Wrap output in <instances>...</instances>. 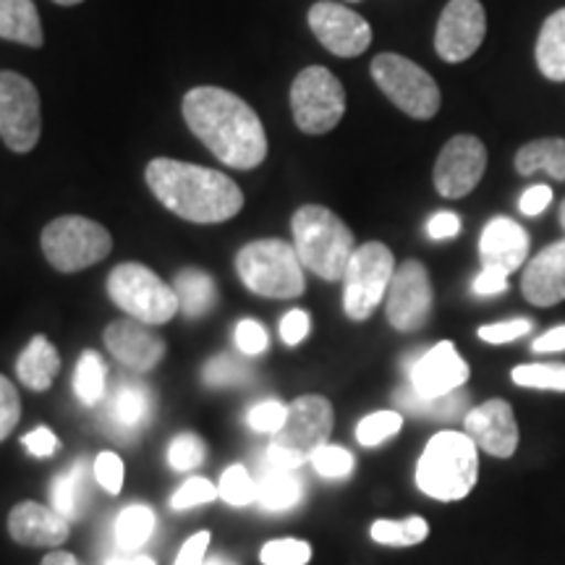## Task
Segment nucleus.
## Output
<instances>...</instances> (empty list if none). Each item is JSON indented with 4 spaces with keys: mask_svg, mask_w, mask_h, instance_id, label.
<instances>
[{
    "mask_svg": "<svg viewBox=\"0 0 565 565\" xmlns=\"http://www.w3.org/2000/svg\"><path fill=\"white\" fill-rule=\"evenodd\" d=\"M183 118L223 166L252 171L267 158L265 126L257 110L223 87H194L183 97Z\"/></svg>",
    "mask_w": 565,
    "mask_h": 565,
    "instance_id": "1",
    "label": "nucleus"
},
{
    "mask_svg": "<svg viewBox=\"0 0 565 565\" xmlns=\"http://www.w3.org/2000/svg\"><path fill=\"white\" fill-rule=\"evenodd\" d=\"M145 179L162 207L189 223H225L244 207V192L236 181L194 162L154 158Z\"/></svg>",
    "mask_w": 565,
    "mask_h": 565,
    "instance_id": "2",
    "label": "nucleus"
},
{
    "mask_svg": "<svg viewBox=\"0 0 565 565\" xmlns=\"http://www.w3.org/2000/svg\"><path fill=\"white\" fill-rule=\"evenodd\" d=\"M294 249L301 265L322 280H343L356 244L353 233L333 210L322 204H303L291 217Z\"/></svg>",
    "mask_w": 565,
    "mask_h": 565,
    "instance_id": "3",
    "label": "nucleus"
},
{
    "mask_svg": "<svg viewBox=\"0 0 565 565\" xmlns=\"http://www.w3.org/2000/svg\"><path fill=\"white\" fill-rule=\"evenodd\" d=\"M477 477V443L466 433H454V429L429 437L416 463V487L440 503L466 498L475 490Z\"/></svg>",
    "mask_w": 565,
    "mask_h": 565,
    "instance_id": "4",
    "label": "nucleus"
},
{
    "mask_svg": "<svg viewBox=\"0 0 565 565\" xmlns=\"http://www.w3.org/2000/svg\"><path fill=\"white\" fill-rule=\"evenodd\" d=\"M333 406L322 395H301L291 401L286 422L267 445L265 463L296 471L301 463L312 461V456L322 445H328L333 435Z\"/></svg>",
    "mask_w": 565,
    "mask_h": 565,
    "instance_id": "5",
    "label": "nucleus"
},
{
    "mask_svg": "<svg viewBox=\"0 0 565 565\" xmlns=\"http://www.w3.org/2000/svg\"><path fill=\"white\" fill-rule=\"evenodd\" d=\"M236 273L252 294L267 299H296L307 288L299 254L280 238L246 244L236 254Z\"/></svg>",
    "mask_w": 565,
    "mask_h": 565,
    "instance_id": "6",
    "label": "nucleus"
},
{
    "mask_svg": "<svg viewBox=\"0 0 565 565\" xmlns=\"http://www.w3.org/2000/svg\"><path fill=\"white\" fill-rule=\"evenodd\" d=\"M108 294L118 309L145 324H166L181 312L173 286L139 263L118 265L108 275Z\"/></svg>",
    "mask_w": 565,
    "mask_h": 565,
    "instance_id": "7",
    "label": "nucleus"
},
{
    "mask_svg": "<svg viewBox=\"0 0 565 565\" xmlns=\"http://www.w3.org/2000/svg\"><path fill=\"white\" fill-rule=\"evenodd\" d=\"M42 252L58 273H79L103 263L113 249L105 225L82 215L55 217L42 231Z\"/></svg>",
    "mask_w": 565,
    "mask_h": 565,
    "instance_id": "8",
    "label": "nucleus"
},
{
    "mask_svg": "<svg viewBox=\"0 0 565 565\" xmlns=\"http://www.w3.org/2000/svg\"><path fill=\"white\" fill-rule=\"evenodd\" d=\"M372 79L395 108L416 121H429L440 110L443 95L433 76L414 61L395 53H380L372 61Z\"/></svg>",
    "mask_w": 565,
    "mask_h": 565,
    "instance_id": "9",
    "label": "nucleus"
},
{
    "mask_svg": "<svg viewBox=\"0 0 565 565\" xmlns=\"http://www.w3.org/2000/svg\"><path fill=\"white\" fill-rule=\"evenodd\" d=\"M395 275L393 252L380 242L356 246L343 275V309L351 320L364 322L385 301Z\"/></svg>",
    "mask_w": 565,
    "mask_h": 565,
    "instance_id": "10",
    "label": "nucleus"
},
{
    "mask_svg": "<svg viewBox=\"0 0 565 565\" xmlns=\"http://www.w3.org/2000/svg\"><path fill=\"white\" fill-rule=\"evenodd\" d=\"M294 121L303 134H328L345 113V89L333 71L309 66L291 84Z\"/></svg>",
    "mask_w": 565,
    "mask_h": 565,
    "instance_id": "11",
    "label": "nucleus"
},
{
    "mask_svg": "<svg viewBox=\"0 0 565 565\" xmlns=\"http://www.w3.org/2000/svg\"><path fill=\"white\" fill-rule=\"evenodd\" d=\"M42 134L40 92L17 71H0V139L11 152H32Z\"/></svg>",
    "mask_w": 565,
    "mask_h": 565,
    "instance_id": "12",
    "label": "nucleus"
},
{
    "mask_svg": "<svg viewBox=\"0 0 565 565\" xmlns=\"http://www.w3.org/2000/svg\"><path fill=\"white\" fill-rule=\"evenodd\" d=\"M433 282H429L427 267L416 259H408L401 267H395L385 296V315L387 322L401 333H416L429 322L433 315Z\"/></svg>",
    "mask_w": 565,
    "mask_h": 565,
    "instance_id": "13",
    "label": "nucleus"
},
{
    "mask_svg": "<svg viewBox=\"0 0 565 565\" xmlns=\"http://www.w3.org/2000/svg\"><path fill=\"white\" fill-rule=\"evenodd\" d=\"M487 171V150L482 139L471 134H458L443 147L435 162V189L445 200H461L475 192Z\"/></svg>",
    "mask_w": 565,
    "mask_h": 565,
    "instance_id": "14",
    "label": "nucleus"
},
{
    "mask_svg": "<svg viewBox=\"0 0 565 565\" xmlns=\"http://www.w3.org/2000/svg\"><path fill=\"white\" fill-rule=\"evenodd\" d=\"M487 34V13L479 0H450L435 30V51L443 61L463 63L479 51Z\"/></svg>",
    "mask_w": 565,
    "mask_h": 565,
    "instance_id": "15",
    "label": "nucleus"
},
{
    "mask_svg": "<svg viewBox=\"0 0 565 565\" xmlns=\"http://www.w3.org/2000/svg\"><path fill=\"white\" fill-rule=\"evenodd\" d=\"M408 387L419 398H443L461 391L469 380V364L463 362L461 353L450 341H443L433 349L416 353L406 362Z\"/></svg>",
    "mask_w": 565,
    "mask_h": 565,
    "instance_id": "16",
    "label": "nucleus"
},
{
    "mask_svg": "<svg viewBox=\"0 0 565 565\" xmlns=\"http://www.w3.org/2000/svg\"><path fill=\"white\" fill-rule=\"evenodd\" d=\"M309 26L315 38L338 58H356L372 42V26L364 17L351 11L349 6L322 0L309 9Z\"/></svg>",
    "mask_w": 565,
    "mask_h": 565,
    "instance_id": "17",
    "label": "nucleus"
},
{
    "mask_svg": "<svg viewBox=\"0 0 565 565\" xmlns=\"http://www.w3.org/2000/svg\"><path fill=\"white\" fill-rule=\"evenodd\" d=\"M466 435L494 458H511L519 445V424L511 404L503 398H490L466 414Z\"/></svg>",
    "mask_w": 565,
    "mask_h": 565,
    "instance_id": "18",
    "label": "nucleus"
},
{
    "mask_svg": "<svg viewBox=\"0 0 565 565\" xmlns=\"http://www.w3.org/2000/svg\"><path fill=\"white\" fill-rule=\"evenodd\" d=\"M105 345L131 372H152L166 356V343L139 320H116L105 328Z\"/></svg>",
    "mask_w": 565,
    "mask_h": 565,
    "instance_id": "19",
    "label": "nucleus"
},
{
    "mask_svg": "<svg viewBox=\"0 0 565 565\" xmlns=\"http://www.w3.org/2000/svg\"><path fill=\"white\" fill-rule=\"evenodd\" d=\"M529 233L511 217H492L479 238V259L484 270L511 275L526 263Z\"/></svg>",
    "mask_w": 565,
    "mask_h": 565,
    "instance_id": "20",
    "label": "nucleus"
},
{
    "mask_svg": "<svg viewBox=\"0 0 565 565\" xmlns=\"http://www.w3.org/2000/svg\"><path fill=\"white\" fill-rule=\"evenodd\" d=\"M521 291L534 307L565 301V238L542 249L521 275Z\"/></svg>",
    "mask_w": 565,
    "mask_h": 565,
    "instance_id": "21",
    "label": "nucleus"
},
{
    "mask_svg": "<svg viewBox=\"0 0 565 565\" xmlns=\"http://www.w3.org/2000/svg\"><path fill=\"white\" fill-rule=\"evenodd\" d=\"M9 534L26 547H55L68 536V521L55 508L24 500L9 513Z\"/></svg>",
    "mask_w": 565,
    "mask_h": 565,
    "instance_id": "22",
    "label": "nucleus"
},
{
    "mask_svg": "<svg viewBox=\"0 0 565 565\" xmlns=\"http://www.w3.org/2000/svg\"><path fill=\"white\" fill-rule=\"evenodd\" d=\"M152 416V395L147 385L137 383V380H121L113 391V398L105 412L110 429L116 435L131 437L137 435Z\"/></svg>",
    "mask_w": 565,
    "mask_h": 565,
    "instance_id": "23",
    "label": "nucleus"
},
{
    "mask_svg": "<svg viewBox=\"0 0 565 565\" xmlns=\"http://www.w3.org/2000/svg\"><path fill=\"white\" fill-rule=\"evenodd\" d=\"M61 370V356L45 335H34L17 359V377L30 391H47Z\"/></svg>",
    "mask_w": 565,
    "mask_h": 565,
    "instance_id": "24",
    "label": "nucleus"
},
{
    "mask_svg": "<svg viewBox=\"0 0 565 565\" xmlns=\"http://www.w3.org/2000/svg\"><path fill=\"white\" fill-rule=\"evenodd\" d=\"M0 40L42 47L45 32L34 0H0Z\"/></svg>",
    "mask_w": 565,
    "mask_h": 565,
    "instance_id": "25",
    "label": "nucleus"
},
{
    "mask_svg": "<svg viewBox=\"0 0 565 565\" xmlns=\"http://www.w3.org/2000/svg\"><path fill=\"white\" fill-rule=\"evenodd\" d=\"M51 500L53 508L58 511L63 519L76 521L82 519L84 511L89 505V477H87V463L76 461L74 466H68L63 475L53 479L51 484Z\"/></svg>",
    "mask_w": 565,
    "mask_h": 565,
    "instance_id": "26",
    "label": "nucleus"
},
{
    "mask_svg": "<svg viewBox=\"0 0 565 565\" xmlns=\"http://www.w3.org/2000/svg\"><path fill=\"white\" fill-rule=\"evenodd\" d=\"M303 498V484L301 479L288 469H275V466L265 463L263 475L257 479V503L265 511L282 513L291 511L301 503Z\"/></svg>",
    "mask_w": 565,
    "mask_h": 565,
    "instance_id": "27",
    "label": "nucleus"
},
{
    "mask_svg": "<svg viewBox=\"0 0 565 565\" xmlns=\"http://www.w3.org/2000/svg\"><path fill=\"white\" fill-rule=\"evenodd\" d=\"M536 66L550 82H565V9L542 24L536 40Z\"/></svg>",
    "mask_w": 565,
    "mask_h": 565,
    "instance_id": "28",
    "label": "nucleus"
},
{
    "mask_svg": "<svg viewBox=\"0 0 565 565\" xmlns=\"http://www.w3.org/2000/svg\"><path fill=\"white\" fill-rule=\"evenodd\" d=\"M515 171L532 175L545 171L555 181H565V139H536L515 152Z\"/></svg>",
    "mask_w": 565,
    "mask_h": 565,
    "instance_id": "29",
    "label": "nucleus"
},
{
    "mask_svg": "<svg viewBox=\"0 0 565 565\" xmlns=\"http://www.w3.org/2000/svg\"><path fill=\"white\" fill-rule=\"evenodd\" d=\"M173 291L179 296V307L186 317H204L215 307L217 288L215 280L202 270H181L173 280Z\"/></svg>",
    "mask_w": 565,
    "mask_h": 565,
    "instance_id": "30",
    "label": "nucleus"
},
{
    "mask_svg": "<svg viewBox=\"0 0 565 565\" xmlns=\"http://www.w3.org/2000/svg\"><path fill=\"white\" fill-rule=\"evenodd\" d=\"M395 404H398L404 412L416 414V416H435V419H456L461 416L466 408H469V395L463 391H456L450 395H443V398H419L408 383L395 393Z\"/></svg>",
    "mask_w": 565,
    "mask_h": 565,
    "instance_id": "31",
    "label": "nucleus"
},
{
    "mask_svg": "<svg viewBox=\"0 0 565 565\" xmlns=\"http://www.w3.org/2000/svg\"><path fill=\"white\" fill-rule=\"evenodd\" d=\"M154 511L147 505L134 503L129 508H124L116 519V542L124 553H139L141 545L150 542V536L154 534Z\"/></svg>",
    "mask_w": 565,
    "mask_h": 565,
    "instance_id": "32",
    "label": "nucleus"
},
{
    "mask_svg": "<svg viewBox=\"0 0 565 565\" xmlns=\"http://www.w3.org/2000/svg\"><path fill=\"white\" fill-rule=\"evenodd\" d=\"M427 534H429V524L422 519V515H408V519H401V521L380 519L374 521L370 529L372 540L385 547H414L427 540Z\"/></svg>",
    "mask_w": 565,
    "mask_h": 565,
    "instance_id": "33",
    "label": "nucleus"
},
{
    "mask_svg": "<svg viewBox=\"0 0 565 565\" xmlns=\"http://www.w3.org/2000/svg\"><path fill=\"white\" fill-rule=\"evenodd\" d=\"M105 383H108V370H105L100 353L84 351L74 372V391L79 395L82 404H100L105 395Z\"/></svg>",
    "mask_w": 565,
    "mask_h": 565,
    "instance_id": "34",
    "label": "nucleus"
},
{
    "mask_svg": "<svg viewBox=\"0 0 565 565\" xmlns=\"http://www.w3.org/2000/svg\"><path fill=\"white\" fill-rule=\"evenodd\" d=\"M511 377L519 387H534V391L565 393V364H561V362L521 364L511 372Z\"/></svg>",
    "mask_w": 565,
    "mask_h": 565,
    "instance_id": "35",
    "label": "nucleus"
},
{
    "mask_svg": "<svg viewBox=\"0 0 565 565\" xmlns=\"http://www.w3.org/2000/svg\"><path fill=\"white\" fill-rule=\"evenodd\" d=\"M221 498L233 508H244L257 503V479L249 475V469L242 463H233L223 471L221 487H217Z\"/></svg>",
    "mask_w": 565,
    "mask_h": 565,
    "instance_id": "36",
    "label": "nucleus"
},
{
    "mask_svg": "<svg viewBox=\"0 0 565 565\" xmlns=\"http://www.w3.org/2000/svg\"><path fill=\"white\" fill-rule=\"evenodd\" d=\"M401 427H404V416L398 412H374L359 422L356 440L364 448H374V445H383L393 435H398Z\"/></svg>",
    "mask_w": 565,
    "mask_h": 565,
    "instance_id": "37",
    "label": "nucleus"
},
{
    "mask_svg": "<svg viewBox=\"0 0 565 565\" xmlns=\"http://www.w3.org/2000/svg\"><path fill=\"white\" fill-rule=\"evenodd\" d=\"M252 370L246 366L242 359L236 356H215L204 364L202 370V380L204 385L210 387H233V385H244L249 383Z\"/></svg>",
    "mask_w": 565,
    "mask_h": 565,
    "instance_id": "38",
    "label": "nucleus"
},
{
    "mask_svg": "<svg viewBox=\"0 0 565 565\" xmlns=\"http://www.w3.org/2000/svg\"><path fill=\"white\" fill-rule=\"evenodd\" d=\"M265 565H307L312 561V545L303 540H273L259 550Z\"/></svg>",
    "mask_w": 565,
    "mask_h": 565,
    "instance_id": "39",
    "label": "nucleus"
},
{
    "mask_svg": "<svg viewBox=\"0 0 565 565\" xmlns=\"http://www.w3.org/2000/svg\"><path fill=\"white\" fill-rule=\"evenodd\" d=\"M315 466V471L324 479H345L353 475V466H356V461H353L351 450L341 448V445H322L320 450L312 456V461H309Z\"/></svg>",
    "mask_w": 565,
    "mask_h": 565,
    "instance_id": "40",
    "label": "nucleus"
},
{
    "mask_svg": "<svg viewBox=\"0 0 565 565\" xmlns=\"http://www.w3.org/2000/svg\"><path fill=\"white\" fill-rule=\"evenodd\" d=\"M204 454H207V448H204L200 437L192 433H183L179 437H173L171 448H168V463H171V469L175 471H192L204 461Z\"/></svg>",
    "mask_w": 565,
    "mask_h": 565,
    "instance_id": "41",
    "label": "nucleus"
},
{
    "mask_svg": "<svg viewBox=\"0 0 565 565\" xmlns=\"http://www.w3.org/2000/svg\"><path fill=\"white\" fill-rule=\"evenodd\" d=\"M217 494H221V492H217V487L212 484L210 479L192 477L186 484L181 487V490H175L171 505H173V511H189V508L212 503Z\"/></svg>",
    "mask_w": 565,
    "mask_h": 565,
    "instance_id": "42",
    "label": "nucleus"
},
{
    "mask_svg": "<svg viewBox=\"0 0 565 565\" xmlns=\"http://www.w3.org/2000/svg\"><path fill=\"white\" fill-rule=\"evenodd\" d=\"M288 406H282L280 401H263V404L252 406L249 414H246V424L254 429V433H267L275 435L286 422Z\"/></svg>",
    "mask_w": 565,
    "mask_h": 565,
    "instance_id": "43",
    "label": "nucleus"
},
{
    "mask_svg": "<svg viewBox=\"0 0 565 565\" xmlns=\"http://www.w3.org/2000/svg\"><path fill=\"white\" fill-rule=\"evenodd\" d=\"M92 471H95L97 484H100L105 492L118 494L124 490V461L118 458V454H110V450H105V454L95 458V466H92Z\"/></svg>",
    "mask_w": 565,
    "mask_h": 565,
    "instance_id": "44",
    "label": "nucleus"
},
{
    "mask_svg": "<svg viewBox=\"0 0 565 565\" xmlns=\"http://www.w3.org/2000/svg\"><path fill=\"white\" fill-rule=\"evenodd\" d=\"M21 416V401L9 377L0 374V443L13 433Z\"/></svg>",
    "mask_w": 565,
    "mask_h": 565,
    "instance_id": "45",
    "label": "nucleus"
},
{
    "mask_svg": "<svg viewBox=\"0 0 565 565\" xmlns=\"http://www.w3.org/2000/svg\"><path fill=\"white\" fill-rule=\"evenodd\" d=\"M532 333V320H508V322H494V324H482L477 330V335L482 338L484 343H513L519 338Z\"/></svg>",
    "mask_w": 565,
    "mask_h": 565,
    "instance_id": "46",
    "label": "nucleus"
},
{
    "mask_svg": "<svg viewBox=\"0 0 565 565\" xmlns=\"http://www.w3.org/2000/svg\"><path fill=\"white\" fill-rule=\"evenodd\" d=\"M267 345H270V335L257 320H242L236 324V349L244 356H257L267 351Z\"/></svg>",
    "mask_w": 565,
    "mask_h": 565,
    "instance_id": "47",
    "label": "nucleus"
},
{
    "mask_svg": "<svg viewBox=\"0 0 565 565\" xmlns=\"http://www.w3.org/2000/svg\"><path fill=\"white\" fill-rule=\"evenodd\" d=\"M309 330H312V320H309V312H303V309H291L280 320V338L286 345H299L309 335Z\"/></svg>",
    "mask_w": 565,
    "mask_h": 565,
    "instance_id": "48",
    "label": "nucleus"
},
{
    "mask_svg": "<svg viewBox=\"0 0 565 565\" xmlns=\"http://www.w3.org/2000/svg\"><path fill=\"white\" fill-rule=\"evenodd\" d=\"M207 547H210V534L207 532L189 536V540L183 542L181 553L175 555L173 565H207Z\"/></svg>",
    "mask_w": 565,
    "mask_h": 565,
    "instance_id": "49",
    "label": "nucleus"
},
{
    "mask_svg": "<svg viewBox=\"0 0 565 565\" xmlns=\"http://www.w3.org/2000/svg\"><path fill=\"white\" fill-rule=\"evenodd\" d=\"M550 202H553V189L545 186V183H534V186H529L524 194H521L519 200V210L524 212V215L534 217V215H542L550 207Z\"/></svg>",
    "mask_w": 565,
    "mask_h": 565,
    "instance_id": "50",
    "label": "nucleus"
},
{
    "mask_svg": "<svg viewBox=\"0 0 565 565\" xmlns=\"http://www.w3.org/2000/svg\"><path fill=\"white\" fill-rule=\"evenodd\" d=\"M24 448L30 450L34 458H47L61 450V440L47 427H38L34 433L24 435Z\"/></svg>",
    "mask_w": 565,
    "mask_h": 565,
    "instance_id": "51",
    "label": "nucleus"
},
{
    "mask_svg": "<svg viewBox=\"0 0 565 565\" xmlns=\"http://www.w3.org/2000/svg\"><path fill=\"white\" fill-rule=\"evenodd\" d=\"M427 233L435 242H448V238L461 233V217H458L456 212H437V215L429 217Z\"/></svg>",
    "mask_w": 565,
    "mask_h": 565,
    "instance_id": "52",
    "label": "nucleus"
},
{
    "mask_svg": "<svg viewBox=\"0 0 565 565\" xmlns=\"http://www.w3.org/2000/svg\"><path fill=\"white\" fill-rule=\"evenodd\" d=\"M508 291V275L494 273V270H482L475 278V294L477 296H498Z\"/></svg>",
    "mask_w": 565,
    "mask_h": 565,
    "instance_id": "53",
    "label": "nucleus"
},
{
    "mask_svg": "<svg viewBox=\"0 0 565 565\" xmlns=\"http://www.w3.org/2000/svg\"><path fill=\"white\" fill-rule=\"evenodd\" d=\"M532 351H534V353H557V351H565V324H557V328L547 330V333H542L540 338H534Z\"/></svg>",
    "mask_w": 565,
    "mask_h": 565,
    "instance_id": "54",
    "label": "nucleus"
},
{
    "mask_svg": "<svg viewBox=\"0 0 565 565\" xmlns=\"http://www.w3.org/2000/svg\"><path fill=\"white\" fill-rule=\"evenodd\" d=\"M105 565H154V561L152 557H147V555H139V553H118V555H113V557H108V561H105Z\"/></svg>",
    "mask_w": 565,
    "mask_h": 565,
    "instance_id": "55",
    "label": "nucleus"
},
{
    "mask_svg": "<svg viewBox=\"0 0 565 565\" xmlns=\"http://www.w3.org/2000/svg\"><path fill=\"white\" fill-rule=\"evenodd\" d=\"M42 565H82L71 553H63V550H55L42 561Z\"/></svg>",
    "mask_w": 565,
    "mask_h": 565,
    "instance_id": "56",
    "label": "nucleus"
},
{
    "mask_svg": "<svg viewBox=\"0 0 565 565\" xmlns=\"http://www.w3.org/2000/svg\"><path fill=\"white\" fill-rule=\"evenodd\" d=\"M55 3H58V6H79V3H84V0H55Z\"/></svg>",
    "mask_w": 565,
    "mask_h": 565,
    "instance_id": "57",
    "label": "nucleus"
},
{
    "mask_svg": "<svg viewBox=\"0 0 565 565\" xmlns=\"http://www.w3.org/2000/svg\"><path fill=\"white\" fill-rule=\"evenodd\" d=\"M207 565H233V563H228V561H223V557H215V561H210Z\"/></svg>",
    "mask_w": 565,
    "mask_h": 565,
    "instance_id": "58",
    "label": "nucleus"
},
{
    "mask_svg": "<svg viewBox=\"0 0 565 565\" xmlns=\"http://www.w3.org/2000/svg\"><path fill=\"white\" fill-rule=\"evenodd\" d=\"M561 223H563V228H565V200L561 204Z\"/></svg>",
    "mask_w": 565,
    "mask_h": 565,
    "instance_id": "59",
    "label": "nucleus"
},
{
    "mask_svg": "<svg viewBox=\"0 0 565 565\" xmlns=\"http://www.w3.org/2000/svg\"><path fill=\"white\" fill-rule=\"evenodd\" d=\"M351 3H356V0H351Z\"/></svg>",
    "mask_w": 565,
    "mask_h": 565,
    "instance_id": "60",
    "label": "nucleus"
}]
</instances>
